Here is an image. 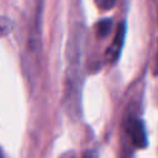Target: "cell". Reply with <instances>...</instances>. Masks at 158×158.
I'll return each mask as SVG.
<instances>
[{
	"instance_id": "obj_1",
	"label": "cell",
	"mask_w": 158,
	"mask_h": 158,
	"mask_svg": "<svg viewBox=\"0 0 158 158\" xmlns=\"http://www.w3.org/2000/svg\"><path fill=\"white\" fill-rule=\"evenodd\" d=\"M125 33H126V25H125V22H120L118 26H117V30H116L114 41L109 46L107 52H106V58L110 62H115L118 58L120 52H121V48H122V44H123Z\"/></svg>"
},
{
	"instance_id": "obj_2",
	"label": "cell",
	"mask_w": 158,
	"mask_h": 158,
	"mask_svg": "<svg viewBox=\"0 0 158 158\" xmlns=\"http://www.w3.org/2000/svg\"><path fill=\"white\" fill-rule=\"evenodd\" d=\"M128 133H130V137H131V139H132V142H133V144L136 147H139V148L146 147L147 137H146L143 123L139 120L133 118V120L130 121V123H128Z\"/></svg>"
},
{
	"instance_id": "obj_3",
	"label": "cell",
	"mask_w": 158,
	"mask_h": 158,
	"mask_svg": "<svg viewBox=\"0 0 158 158\" xmlns=\"http://www.w3.org/2000/svg\"><path fill=\"white\" fill-rule=\"evenodd\" d=\"M112 28V21L110 20H102L96 26V32L99 37H106Z\"/></svg>"
},
{
	"instance_id": "obj_4",
	"label": "cell",
	"mask_w": 158,
	"mask_h": 158,
	"mask_svg": "<svg viewBox=\"0 0 158 158\" xmlns=\"http://www.w3.org/2000/svg\"><path fill=\"white\" fill-rule=\"evenodd\" d=\"M116 1L117 0H95V4L101 10H110L111 7L115 6Z\"/></svg>"
},
{
	"instance_id": "obj_5",
	"label": "cell",
	"mask_w": 158,
	"mask_h": 158,
	"mask_svg": "<svg viewBox=\"0 0 158 158\" xmlns=\"http://www.w3.org/2000/svg\"><path fill=\"white\" fill-rule=\"evenodd\" d=\"M11 27H12V23L7 19L0 17V35L7 33L9 31H11Z\"/></svg>"
},
{
	"instance_id": "obj_6",
	"label": "cell",
	"mask_w": 158,
	"mask_h": 158,
	"mask_svg": "<svg viewBox=\"0 0 158 158\" xmlns=\"http://www.w3.org/2000/svg\"><path fill=\"white\" fill-rule=\"evenodd\" d=\"M83 158H98V154H96V152H94V151H88V152L84 153Z\"/></svg>"
},
{
	"instance_id": "obj_7",
	"label": "cell",
	"mask_w": 158,
	"mask_h": 158,
	"mask_svg": "<svg viewBox=\"0 0 158 158\" xmlns=\"http://www.w3.org/2000/svg\"><path fill=\"white\" fill-rule=\"evenodd\" d=\"M0 158H2V156H1V152H0Z\"/></svg>"
},
{
	"instance_id": "obj_8",
	"label": "cell",
	"mask_w": 158,
	"mask_h": 158,
	"mask_svg": "<svg viewBox=\"0 0 158 158\" xmlns=\"http://www.w3.org/2000/svg\"><path fill=\"white\" fill-rule=\"evenodd\" d=\"M157 68H158V67H157Z\"/></svg>"
}]
</instances>
